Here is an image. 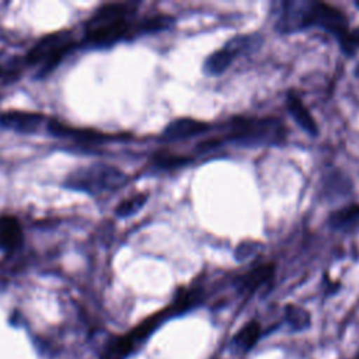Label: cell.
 Wrapping results in <instances>:
<instances>
[{
    "label": "cell",
    "mask_w": 359,
    "mask_h": 359,
    "mask_svg": "<svg viewBox=\"0 0 359 359\" xmlns=\"http://www.w3.org/2000/svg\"><path fill=\"white\" fill-rule=\"evenodd\" d=\"M126 182V175L107 164H91L72 171L66 178V187L74 191L98 195L119 189Z\"/></svg>",
    "instance_id": "2"
},
{
    "label": "cell",
    "mask_w": 359,
    "mask_h": 359,
    "mask_svg": "<svg viewBox=\"0 0 359 359\" xmlns=\"http://www.w3.org/2000/svg\"><path fill=\"white\" fill-rule=\"evenodd\" d=\"M188 160L185 157H180V156H172V154H156L154 156V163L158 167H177L181 164H185Z\"/></svg>",
    "instance_id": "15"
},
{
    "label": "cell",
    "mask_w": 359,
    "mask_h": 359,
    "mask_svg": "<svg viewBox=\"0 0 359 359\" xmlns=\"http://www.w3.org/2000/svg\"><path fill=\"white\" fill-rule=\"evenodd\" d=\"M287 108H289L290 115L293 116V119L300 125V128L303 130H306L311 136L317 135V132H318L317 125H316L311 114L303 105L302 100L297 95H294V94L287 95Z\"/></svg>",
    "instance_id": "9"
},
{
    "label": "cell",
    "mask_w": 359,
    "mask_h": 359,
    "mask_svg": "<svg viewBox=\"0 0 359 359\" xmlns=\"http://www.w3.org/2000/svg\"><path fill=\"white\" fill-rule=\"evenodd\" d=\"M358 74H359V66H358Z\"/></svg>",
    "instance_id": "18"
},
{
    "label": "cell",
    "mask_w": 359,
    "mask_h": 359,
    "mask_svg": "<svg viewBox=\"0 0 359 359\" xmlns=\"http://www.w3.org/2000/svg\"><path fill=\"white\" fill-rule=\"evenodd\" d=\"M285 318L294 331H303L310 325V313L296 304H287L285 307Z\"/></svg>",
    "instance_id": "13"
},
{
    "label": "cell",
    "mask_w": 359,
    "mask_h": 359,
    "mask_svg": "<svg viewBox=\"0 0 359 359\" xmlns=\"http://www.w3.org/2000/svg\"><path fill=\"white\" fill-rule=\"evenodd\" d=\"M323 27L324 29L330 31L331 34L338 35L339 38L345 35L346 31V17L344 15L342 11L338 8L327 4V3H320V1H313L306 4L304 10V21H303V28L307 27Z\"/></svg>",
    "instance_id": "4"
},
{
    "label": "cell",
    "mask_w": 359,
    "mask_h": 359,
    "mask_svg": "<svg viewBox=\"0 0 359 359\" xmlns=\"http://www.w3.org/2000/svg\"><path fill=\"white\" fill-rule=\"evenodd\" d=\"M22 243V229L14 216H0V247L7 251L18 248Z\"/></svg>",
    "instance_id": "8"
},
{
    "label": "cell",
    "mask_w": 359,
    "mask_h": 359,
    "mask_svg": "<svg viewBox=\"0 0 359 359\" xmlns=\"http://www.w3.org/2000/svg\"><path fill=\"white\" fill-rule=\"evenodd\" d=\"M76 46L70 31H56L42 36L25 55V62L39 67L41 74L55 69L63 57Z\"/></svg>",
    "instance_id": "3"
},
{
    "label": "cell",
    "mask_w": 359,
    "mask_h": 359,
    "mask_svg": "<svg viewBox=\"0 0 359 359\" xmlns=\"http://www.w3.org/2000/svg\"><path fill=\"white\" fill-rule=\"evenodd\" d=\"M359 223V205L352 203L337 212L330 217V226L339 231L352 230Z\"/></svg>",
    "instance_id": "12"
},
{
    "label": "cell",
    "mask_w": 359,
    "mask_h": 359,
    "mask_svg": "<svg viewBox=\"0 0 359 359\" xmlns=\"http://www.w3.org/2000/svg\"><path fill=\"white\" fill-rule=\"evenodd\" d=\"M261 324L255 320H250L248 323H245L233 337V345L243 352L250 351L251 348L255 346V344L258 342L259 337H261Z\"/></svg>",
    "instance_id": "10"
},
{
    "label": "cell",
    "mask_w": 359,
    "mask_h": 359,
    "mask_svg": "<svg viewBox=\"0 0 359 359\" xmlns=\"http://www.w3.org/2000/svg\"><path fill=\"white\" fill-rule=\"evenodd\" d=\"M273 275V265L272 264H265L259 265L245 275H243L238 279V287L244 292H252L266 280H269Z\"/></svg>",
    "instance_id": "11"
},
{
    "label": "cell",
    "mask_w": 359,
    "mask_h": 359,
    "mask_svg": "<svg viewBox=\"0 0 359 359\" xmlns=\"http://www.w3.org/2000/svg\"><path fill=\"white\" fill-rule=\"evenodd\" d=\"M1 72H3V70H1V66H0V74H1Z\"/></svg>",
    "instance_id": "17"
},
{
    "label": "cell",
    "mask_w": 359,
    "mask_h": 359,
    "mask_svg": "<svg viewBox=\"0 0 359 359\" xmlns=\"http://www.w3.org/2000/svg\"><path fill=\"white\" fill-rule=\"evenodd\" d=\"M209 129V125L206 122H201L196 119H189V118H182L172 121L163 133L164 139L170 140H177V139H184V137H191L194 135L202 133Z\"/></svg>",
    "instance_id": "7"
},
{
    "label": "cell",
    "mask_w": 359,
    "mask_h": 359,
    "mask_svg": "<svg viewBox=\"0 0 359 359\" xmlns=\"http://www.w3.org/2000/svg\"><path fill=\"white\" fill-rule=\"evenodd\" d=\"M133 3H105L100 6L84 25V39L93 46H109L130 32H136L130 22Z\"/></svg>",
    "instance_id": "1"
},
{
    "label": "cell",
    "mask_w": 359,
    "mask_h": 359,
    "mask_svg": "<svg viewBox=\"0 0 359 359\" xmlns=\"http://www.w3.org/2000/svg\"><path fill=\"white\" fill-rule=\"evenodd\" d=\"M341 46L345 52L352 53L356 49H359V28L355 29L353 32H346L341 38Z\"/></svg>",
    "instance_id": "16"
},
{
    "label": "cell",
    "mask_w": 359,
    "mask_h": 359,
    "mask_svg": "<svg viewBox=\"0 0 359 359\" xmlns=\"http://www.w3.org/2000/svg\"><path fill=\"white\" fill-rule=\"evenodd\" d=\"M147 201V194H143V192H139V194H135L126 199H123L115 209V213L121 217H126V216H130L133 213H136Z\"/></svg>",
    "instance_id": "14"
},
{
    "label": "cell",
    "mask_w": 359,
    "mask_h": 359,
    "mask_svg": "<svg viewBox=\"0 0 359 359\" xmlns=\"http://www.w3.org/2000/svg\"><path fill=\"white\" fill-rule=\"evenodd\" d=\"M250 45H254V36H237L230 41L223 49H219L208 56L203 69L208 74L216 76L223 73L236 59V56Z\"/></svg>",
    "instance_id": "5"
},
{
    "label": "cell",
    "mask_w": 359,
    "mask_h": 359,
    "mask_svg": "<svg viewBox=\"0 0 359 359\" xmlns=\"http://www.w3.org/2000/svg\"><path fill=\"white\" fill-rule=\"evenodd\" d=\"M45 121V115L29 111H7L0 114V125L3 128L22 133L36 132Z\"/></svg>",
    "instance_id": "6"
}]
</instances>
